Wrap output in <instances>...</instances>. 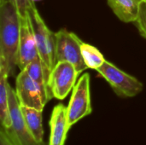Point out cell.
Masks as SVG:
<instances>
[{"instance_id":"10","label":"cell","mask_w":146,"mask_h":145,"mask_svg":"<svg viewBox=\"0 0 146 145\" xmlns=\"http://www.w3.org/2000/svg\"><path fill=\"white\" fill-rule=\"evenodd\" d=\"M50 126V136L49 145H64L70 128L68 123L67 107L62 103H58L53 108Z\"/></svg>"},{"instance_id":"12","label":"cell","mask_w":146,"mask_h":145,"mask_svg":"<svg viewBox=\"0 0 146 145\" xmlns=\"http://www.w3.org/2000/svg\"><path fill=\"white\" fill-rule=\"evenodd\" d=\"M24 121L27 127L34 137V138L39 142L44 141V128H43V110H39L33 108L21 106Z\"/></svg>"},{"instance_id":"13","label":"cell","mask_w":146,"mask_h":145,"mask_svg":"<svg viewBox=\"0 0 146 145\" xmlns=\"http://www.w3.org/2000/svg\"><path fill=\"white\" fill-rule=\"evenodd\" d=\"M8 77L5 69L0 66V121L3 128H9L12 125L9 104Z\"/></svg>"},{"instance_id":"7","label":"cell","mask_w":146,"mask_h":145,"mask_svg":"<svg viewBox=\"0 0 146 145\" xmlns=\"http://www.w3.org/2000/svg\"><path fill=\"white\" fill-rule=\"evenodd\" d=\"M15 91L21 106L43 110L50 100L25 69L21 70L16 77Z\"/></svg>"},{"instance_id":"19","label":"cell","mask_w":146,"mask_h":145,"mask_svg":"<svg viewBox=\"0 0 146 145\" xmlns=\"http://www.w3.org/2000/svg\"><path fill=\"white\" fill-rule=\"evenodd\" d=\"M33 1H34V2H35V1H39V0H33Z\"/></svg>"},{"instance_id":"4","label":"cell","mask_w":146,"mask_h":145,"mask_svg":"<svg viewBox=\"0 0 146 145\" xmlns=\"http://www.w3.org/2000/svg\"><path fill=\"white\" fill-rule=\"evenodd\" d=\"M81 39L74 32L62 28L56 32V61L72 63L81 73L87 69L81 53Z\"/></svg>"},{"instance_id":"1","label":"cell","mask_w":146,"mask_h":145,"mask_svg":"<svg viewBox=\"0 0 146 145\" xmlns=\"http://www.w3.org/2000/svg\"><path fill=\"white\" fill-rule=\"evenodd\" d=\"M21 16L10 2L0 3V66L13 76L17 67Z\"/></svg>"},{"instance_id":"8","label":"cell","mask_w":146,"mask_h":145,"mask_svg":"<svg viewBox=\"0 0 146 145\" xmlns=\"http://www.w3.org/2000/svg\"><path fill=\"white\" fill-rule=\"evenodd\" d=\"M80 73L76 68L68 62H58L50 72L48 85L53 97L63 100L73 91Z\"/></svg>"},{"instance_id":"15","label":"cell","mask_w":146,"mask_h":145,"mask_svg":"<svg viewBox=\"0 0 146 145\" xmlns=\"http://www.w3.org/2000/svg\"><path fill=\"white\" fill-rule=\"evenodd\" d=\"M81 53L86 67L90 69L97 71L106 62L104 55L98 48L84 42L81 44Z\"/></svg>"},{"instance_id":"3","label":"cell","mask_w":146,"mask_h":145,"mask_svg":"<svg viewBox=\"0 0 146 145\" xmlns=\"http://www.w3.org/2000/svg\"><path fill=\"white\" fill-rule=\"evenodd\" d=\"M97 72L107 80L114 92L120 97H136L144 89L141 81L122 71L110 62L106 61Z\"/></svg>"},{"instance_id":"9","label":"cell","mask_w":146,"mask_h":145,"mask_svg":"<svg viewBox=\"0 0 146 145\" xmlns=\"http://www.w3.org/2000/svg\"><path fill=\"white\" fill-rule=\"evenodd\" d=\"M38 56L36 39L28 18L21 17V32L18 47L17 68L21 71L36 57Z\"/></svg>"},{"instance_id":"11","label":"cell","mask_w":146,"mask_h":145,"mask_svg":"<svg viewBox=\"0 0 146 145\" xmlns=\"http://www.w3.org/2000/svg\"><path fill=\"white\" fill-rule=\"evenodd\" d=\"M114 14L123 22H134L144 0H107Z\"/></svg>"},{"instance_id":"16","label":"cell","mask_w":146,"mask_h":145,"mask_svg":"<svg viewBox=\"0 0 146 145\" xmlns=\"http://www.w3.org/2000/svg\"><path fill=\"white\" fill-rule=\"evenodd\" d=\"M133 23L138 28L140 35L146 38V1L141 3L138 17Z\"/></svg>"},{"instance_id":"17","label":"cell","mask_w":146,"mask_h":145,"mask_svg":"<svg viewBox=\"0 0 146 145\" xmlns=\"http://www.w3.org/2000/svg\"><path fill=\"white\" fill-rule=\"evenodd\" d=\"M0 145H15L3 127L0 129Z\"/></svg>"},{"instance_id":"6","label":"cell","mask_w":146,"mask_h":145,"mask_svg":"<svg viewBox=\"0 0 146 145\" xmlns=\"http://www.w3.org/2000/svg\"><path fill=\"white\" fill-rule=\"evenodd\" d=\"M8 91L12 125L9 128H3L6 131L9 137L15 145H47L44 142H38L27 127L15 91L9 84L8 85Z\"/></svg>"},{"instance_id":"5","label":"cell","mask_w":146,"mask_h":145,"mask_svg":"<svg viewBox=\"0 0 146 145\" xmlns=\"http://www.w3.org/2000/svg\"><path fill=\"white\" fill-rule=\"evenodd\" d=\"M92 112L90 90V74L84 73L74 85L67 107L69 128Z\"/></svg>"},{"instance_id":"2","label":"cell","mask_w":146,"mask_h":145,"mask_svg":"<svg viewBox=\"0 0 146 145\" xmlns=\"http://www.w3.org/2000/svg\"><path fill=\"white\" fill-rule=\"evenodd\" d=\"M27 15L36 39L38 56L43 62L45 74L49 80L50 72L56 64V32L48 28L33 0H29Z\"/></svg>"},{"instance_id":"18","label":"cell","mask_w":146,"mask_h":145,"mask_svg":"<svg viewBox=\"0 0 146 145\" xmlns=\"http://www.w3.org/2000/svg\"><path fill=\"white\" fill-rule=\"evenodd\" d=\"M5 2H10V3H14V0H0V3H5Z\"/></svg>"},{"instance_id":"20","label":"cell","mask_w":146,"mask_h":145,"mask_svg":"<svg viewBox=\"0 0 146 145\" xmlns=\"http://www.w3.org/2000/svg\"><path fill=\"white\" fill-rule=\"evenodd\" d=\"M144 1H146V0H144Z\"/></svg>"},{"instance_id":"14","label":"cell","mask_w":146,"mask_h":145,"mask_svg":"<svg viewBox=\"0 0 146 145\" xmlns=\"http://www.w3.org/2000/svg\"><path fill=\"white\" fill-rule=\"evenodd\" d=\"M25 70L29 74V76L35 80L38 85L41 87L44 93L50 98H53L52 93L50 90L49 85H48V79L45 74L44 67L43 65V62L39 56L36 57L34 60H33L26 68Z\"/></svg>"}]
</instances>
